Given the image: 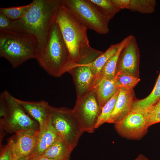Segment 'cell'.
<instances>
[{
    "label": "cell",
    "mask_w": 160,
    "mask_h": 160,
    "mask_svg": "<svg viewBox=\"0 0 160 160\" xmlns=\"http://www.w3.org/2000/svg\"><path fill=\"white\" fill-rule=\"evenodd\" d=\"M31 3L30 9L22 17L11 20L8 30L34 36L38 42L39 53L47 45L61 0H34Z\"/></svg>",
    "instance_id": "6da1fadb"
},
{
    "label": "cell",
    "mask_w": 160,
    "mask_h": 160,
    "mask_svg": "<svg viewBox=\"0 0 160 160\" xmlns=\"http://www.w3.org/2000/svg\"><path fill=\"white\" fill-rule=\"evenodd\" d=\"M55 21L68 50L72 63H90L103 52L90 45L87 29L62 4L57 12Z\"/></svg>",
    "instance_id": "7a4b0ae2"
},
{
    "label": "cell",
    "mask_w": 160,
    "mask_h": 160,
    "mask_svg": "<svg viewBox=\"0 0 160 160\" xmlns=\"http://www.w3.org/2000/svg\"><path fill=\"white\" fill-rule=\"evenodd\" d=\"M36 59L48 74L55 77L68 72L73 64L55 20L52 25L47 45L38 53Z\"/></svg>",
    "instance_id": "3957f363"
},
{
    "label": "cell",
    "mask_w": 160,
    "mask_h": 160,
    "mask_svg": "<svg viewBox=\"0 0 160 160\" xmlns=\"http://www.w3.org/2000/svg\"><path fill=\"white\" fill-rule=\"evenodd\" d=\"M38 52V42L34 36L9 30L0 31V56L13 68L30 59H36Z\"/></svg>",
    "instance_id": "277c9868"
},
{
    "label": "cell",
    "mask_w": 160,
    "mask_h": 160,
    "mask_svg": "<svg viewBox=\"0 0 160 160\" xmlns=\"http://www.w3.org/2000/svg\"><path fill=\"white\" fill-rule=\"evenodd\" d=\"M0 127L8 133L39 130L38 122L25 111L17 98L6 90L0 95Z\"/></svg>",
    "instance_id": "5b68a950"
},
{
    "label": "cell",
    "mask_w": 160,
    "mask_h": 160,
    "mask_svg": "<svg viewBox=\"0 0 160 160\" xmlns=\"http://www.w3.org/2000/svg\"><path fill=\"white\" fill-rule=\"evenodd\" d=\"M61 4L87 29L102 35L109 32L110 20L100 13L90 0H61Z\"/></svg>",
    "instance_id": "8992f818"
},
{
    "label": "cell",
    "mask_w": 160,
    "mask_h": 160,
    "mask_svg": "<svg viewBox=\"0 0 160 160\" xmlns=\"http://www.w3.org/2000/svg\"><path fill=\"white\" fill-rule=\"evenodd\" d=\"M49 121L60 136L73 150L83 132L74 116L72 109L50 105Z\"/></svg>",
    "instance_id": "52a82bcc"
},
{
    "label": "cell",
    "mask_w": 160,
    "mask_h": 160,
    "mask_svg": "<svg viewBox=\"0 0 160 160\" xmlns=\"http://www.w3.org/2000/svg\"><path fill=\"white\" fill-rule=\"evenodd\" d=\"M101 111L94 88L83 95L77 97L72 112L84 132L93 133Z\"/></svg>",
    "instance_id": "ba28073f"
},
{
    "label": "cell",
    "mask_w": 160,
    "mask_h": 160,
    "mask_svg": "<svg viewBox=\"0 0 160 160\" xmlns=\"http://www.w3.org/2000/svg\"><path fill=\"white\" fill-rule=\"evenodd\" d=\"M115 129L121 136L132 140H140L147 133L148 127L142 112H130L123 120L114 124Z\"/></svg>",
    "instance_id": "9c48e42d"
},
{
    "label": "cell",
    "mask_w": 160,
    "mask_h": 160,
    "mask_svg": "<svg viewBox=\"0 0 160 160\" xmlns=\"http://www.w3.org/2000/svg\"><path fill=\"white\" fill-rule=\"evenodd\" d=\"M39 130L30 129L15 133L8 140L14 160L28 157L35 150Z\"/></svg>",
    "instance_id": "30bf717a"
},
{
    "label": "cell",
    "mask_w": 160,
    "mask_h": 160,
    "mask_svg": "<svg viewBox=\"0 0 160 160\" xmlns=\"http://www.w3.org/2000/svg\"><path fill=\"white\" fill-rule=\"evenodd\" d=\"M140 59V50L136 38L133 35H129L127 43L120 55L117 72L124 70L132 75L138 77Z\"/></svg>",
    "instance_id": "8fae6325"
},
{
    "label": "cell",
    "mask_w": 160,
    "mask_h": 160,
    "mask_svg": "<svg viewBox=\"0 0 160 160\" xmlns=\"http://www.w3.org/2000/svg\"><path fill=\"white\" fill-rule=\"evenodd\" d=\"M68 72L73 77L77 97H80L91 90L95 86L97 77L87 64L74 63Z\"/></svg>",
    "instance_id": "7c38bea8"
},
{
    "label": "cell",
    "mask_w": 160,
    "mask_h": 160,
    "mask_svg": "<svg viewBox=\"0 0 160 160\" xmlns=\"http://www.w3.org/2000/svg\"><path fill=\"white\" fill-rule=\"evenodd\" d=\"M134 96L133 89L120 88L114 109L106 123L114 124L128 115L130 112Z\"/></svg>",
    "instance_id": "4fadbf2b"
},
{
    "label": "cell",
    "mask_w": 160,
    "mask_h": 160,
    "mask_svg": "<svg viewBox=\"0 0 160 160\" xmlns=\"http://www.w3.org/2000/svg\"><path fill=\"white\" fill-rule=\"evenodd\" d=\"M25 111L36 121L39 125V131L43 129L49 123L50 105L43 100L38 101H28L17 98Z\"/></svg>",
    "instance_id": "5bb4252c"
},
{
    "label": "cell",
    "mask_w": 160,
    "mask_h": 160,
    "mask_svg": "<svg viewBox=\"0 0 160 160\" xmlns=\"http://www.w3.org/2000/svg\"><path fill=\"white\" fill-rule=\"evenodd\" d=\"M60 137L49 122L43 129L39 131L36 148L28 160L41 156Z\"/></svg>",
    "instance_id": "9a60e30c"
},
{
    "label": "cell",
    "mask_w": 160,
    "mask_h": 160,
    "mask_svg": "<svg viewBox=\"0 0 160 160\" xmlns=\"http://www.w3.org/2000/svg\"><path fill=\"white\" fill-rule=\"evenodd\" d=\"M97 99L102 108L119 89L115 78H103L98 81L94 87Z\"/></svg>",
    "instance_id": "2e32d148"
},
{
    "label": "cell",
    "mask_w": 160,
    "mask_h": 160,
    "mask_svg": "<svg viewBox=\"0 0 160 160\" xmlns=\"http://www.w3.org/2000/svg\"><path fill=\"white\" fill-rule=\"evenodd\" d=\"M73 149L60 137L41 156L56 160H70Z\"/></svg>",
    "instance_id": "e0dca14e"
},
{
    "label": "cell",
    "mask_w": 160,
    "mask_h": 160,
    "mask_svg": "<svg viewBox=\"0 0 160 160\" xmlns=\"http://www.w3.org/2000/svg\"><path fill=\"white\" fill-rule=\"evenodd\" d=\"M160 100V72L150 95L144 99L134 101L130 112H144Z\"/></svg>",
    "instance_id": "ac0fdd59"
},
{
    "label": "cell",
    "mask_w": 160,
    "mask_h": 160,
    "mask_svg": "<svg viewBox=\"0 0 160 160\" xmlns=\"http://www.w3.org/2000/svg\"><path fill=\"white\" fill-rule=\"evenodd\" d=\"M128 36L120 42V45L116 52L106 62L101 69L97 78V82L103 78L108 79L114 78L117 72V67L119 57L122 50L126 45Z\"/></svg>",
    "instance_id": "d6986e66"
},
{
    "label": "cell",
    "mask_w": 160,
    "mask_h": 160,
    "mask_svg": "<svg viewBox=\"0 0 160 160\" xmlns=\"http://www.w3.org/2000/svg\"><path fill=\"white\" fill-rule=\"evenodd\" d=\"M119 45L120 42L111 44L105 52L98 57L94 61L87 64L97 78L106 62L116 52Z\"/></svg>",
    "instance_id": "ffe728a7"
},
{
    "label": "cell",
    "mask_w": 160,
    "mask_h": 160,
    "mask_svg": "<svg viewBox=\"0 0 160 160\" xmlns=\"http://www.w3.org/2000/svg\"><path fill=\"white\" fill-rule=\"evenodd\" d=\"M99 12L110 20L121 10L112 0H90Z\"/></svg>",
    "instance_id": "44dd1931"
},
{
    "label": "cell",
    "mask_w": 160,
    "mask_h": 160,
    "mask_svg": "<svg viewBox=\"0 0 160 160\" xmlns=\"http://www.w3.org/2000/svg\"><path fill=\"white\" fill-rule=\"evenodd\" d=\"M114 78L119 88L132 89L140 80L138 77L132 75L124 70L117 71Z\"/></svg>",
    "instance_id": "7402d4cb"
},
{
    "label": "cell",
    "mask_w": 160,
    "mask_h": 160,
    "mask_svg": "<svg viewBox=\"0 0 160 160\" xmlns=\"http://www.w3.org/2000/svg\"><path fill=\"white\" fill-rule=\"evenodd\" d=\"M156 1L153 0H130L128 9L143 14L153 13L154 10Z\"/></svg>",
    "instance_id": "603a6c76"
},
{
    "label": "cell",
    "mask_w": 160,
    "mask_h": 160,
    "mask_svg": "<svg viewBox=\"0 0 160 160\" xmlns=\"http://www.w3.org/2000/svg\"><path fill=\"white\" fill-rule=\"evenodd\" d=\"M119 90V89L102 108L101 113L95 125V129L98 128L104 123H106L108 120L114 109Z\"/></svg>",
    "instance_id": "cb8c5ba5"
},
{
    "label": "cell",
    "mask_w": 160,
    "mask_h": 160,
    "mask_svg": "<svg viewBox=\"0 0 160 160\" xmlns=\"http://www.w3.org/2000/svg\"><path fill=\"white\" fill-rule=\"evenodd\" d=\"M31 2L23 6L10 7H0V13L6 16L12 20H15L22 17L30 9Z\"/></svg>",
    "instance_id": "d4e9b609"
},
{
    "label": "cell",
    "mask_w": 160,
    "mask_h": 160,
    "mask_svg": "<svg viewBox=\"0 0 160 160\" xmlns=\"http://www.w3.org/2000/svg\"><path fill=\"white\" fill-rule=\"evenodd\" d=\"M143 113L146 118L149 127L154 124L160 123V102L158 101Z\"/></svg>",
    "instance_id": "484cf974"
},
{
    "label": "cell",
    "mask_w": 160,
    "mask_h": 160,
    "mask_svg": "<svg viewBox=\"0 0 160 160\" xmlns=\"http://www.w3.org/2000/svg\"><path fill=\"white\" fill-rule=\"evenodd\" d=\"M0 160H14L11 150L8 144L1 149Z\"/></svg>",
    "instance_id": "4316f807"
},
{
    "label": "cell",
    "mask_w": 160,
    "mask_h": 160,
    "mask_svg": "<svg viewBox=\"0 0 160 160\" xmlns=\"http://www.w3.org/2000/svg\"><path fill=\"white\" fill-rule=\"evenodd\" d=\"M11 20L5 15L0 13V31L8 30Z\"/></svg>",
    "instance_id": "83f0119b"
},
{
    "label": "cell",
    "mask_w": 160,
    "mask_h": 160,
    "mask_svg": "<svg viewBox=\"0 0 160 160\" xmlns=\"http://www.w3.org/2000/svg\"><path fill=\"white\" fill-rule=\"evenodd\" d=\"M113 2L121 9H128L130 0H112Z\"/></svg>",
    "instance_id": "f1b7e54d"
},
{
    "label": "cell",
    "mask_w": 160,
    "mask_h": 160,
    "mask_svg": "<svg viewBox=\"0 0 160 160\" xmlns=\"http://www.w3.org/2000/svg\"><path fill=\"white\" fill-rule=\"evenodd\" d=\"M27 160H56L43 156L35 157Z\"/></svg>",
    "instance_id": "f546056e"
},
{
    "label": "cell",
    "mask_w": 160,
    "mask_h": 160,
    "mask_svg": "<svg viewBox=\"0 0 160 160\" xmlns=\"http://www.w3.org/2000/svg\"><path fill=\"white\" fill-rule=\"evenodd\" d=\"M134 160H149L146 157L142 154H139Z\"/></svg>",
    "instance_id": "4dcf8cb0"
},
{
    "label": "cell",
    "mask_w": 160,
    "mask_h": 160,
    "mask_svg": "<svg viewBox=\"0 0 160 160\" xmlns=\"http://www.w3.org/2000/svg\"><path fill=\"white\" fill-rule=\"evenodd\" d=\"M28 159V157H25L20 159H17V160H27Z\"/></svg>",
    "instance_id": "1f68e13d"
},
{
    "label": "cell",
    "mask_w": 160,
    "mask_h": 160,
    "mask_svg": "<svg viewBox=\"0 0 160 160\" xmlns=\"http://www.w3.org/2000/svg\"><path fill=\"white\" fill-rule=\"evenodd\" d=\"M159 101L160 102V100Z\"/></svg>",
    "instance_id": "d6a6232c"
}]
</instances>
